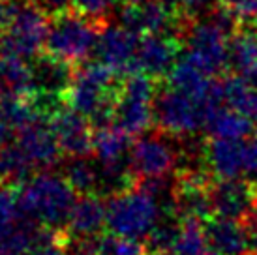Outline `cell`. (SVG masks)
Here are the masks:
<instances>
[{
    "label": "cell",
    "mask_w": 257,
    "mask_h": 255,
    "mask_svg": "<svg viewBox=\"0 0 257 255\" xmlns=\"http://www.w3.org/2000/svg\"><path fill=\"white\" fill-rule=\"evenodd\" d=\"M47 122L64 154L79 158L88 156L92 152V132H90L92 124L85 114H81L72 107L62 105L57 113L51 114Z\"/></svg>",
    "instance_id": "cell-10"
},
{
    "label": "cell",
    "mask_w": 257,
    "mask_h": 255,
    "mask_svg": "<svg viewBox=\"0 0 257 255\" xmlns=\"http://www.w3.org/2000/svg\"><path fill=\"white\" fill-rule=\"evenodd\" d=\"M179 36L145 34L137 45V71H145L154 79L164 77L179 60Z\"/></svg>",
    "instance_id": "cell-12"
},
{
    "label": "cell",
    "mask_w": 257,
    "mask_h": 255,
    "mask_svg": "<svg viewBox=\"0 0 257 255\" xmlns=\"http://www.w3.org/2000/svg\"><path fill=\"white\" fill-rule=\"evenodd\" d=\"M98 255H145V248L134 238L109 234L103 238L100 236Z\"/></svg>",
    "instance_id": "cell-29"
},
{
    "label": "cell",
    "mask_w": 257,
    "mask_h": 255,
    "mask_svg": "<svg viewBox=\"0 0 257 255\" xmlns=\"http://www.w3.org/2000/svg\"><path fill=\"white\" fill-rule=\"evenodd\" d=\"M34 255H68V249H66L62 231H58V233L55 234V238H53L51 242H47L43 248L38 249Z\"/></svg>",
    "instance_id": "cell-34"
},
{
    "label": "cell",
    "mask_w": 257,
    "mask_h": 255,
    "mask_svg": "<svg viewBox=\"0 0 257 255\" xmlns=\"http://www.w3.org/2000/svg\"><path fill=\"white\" fill-rule=\"evenodd\" d=\"M12 2H15V4H19V6H23V4H30L32 0H12Z\"/></svg>",
    "instance_id": "cell-42"
},
{
    "label": "cell",
    "mask_w": 257,
    "mask_h": 255,
    "mask_svg": "<svg viewBox=\"0 0 257 255\" xmlns=\"http://www.w3.org/2000/svg\"><path fill=\"white\" fill-rule=\"evenodd\" d=\"M255 141H257V130H255Z\"/></svg>",
    "instance_id": "cell-44"
},
{
    "label": "cell",
    "mask_w": 257,
    "mask_h": 255,
    "mask_svg": "<svg viewBox=\"0 0 257 255\" xmlns=\"http://www.w3.org/2000/svg\"><path fill=\"white\" fill-rule=\"evenodd\" d=\"M208 109L199 99L175 88L164 90L154 98V122L173 137H190L205 128Z\"/></svg>",
    "instance_id": "cell-5"
},
{
    "label": "cell",
    "mask_w": 257,
    "mask_h": 255,
    "mask_svg": "<svg viewBox=\"0 0 257 255\" xmlns=\"http://www.w3.org/2000/svg\"><path fill=\"white\" fill-rule=\"evenodd\" d=\"M244 139H220L212 137L205 145L207 165L210 173H214L220 180L238 178L244 175Z\"/></svg>",
    "instance_id": "cell-16"
},
{
    "label": "cell",
    "mask_w": 257,
    "mask_h": 255,
    "mask_svg": "<svg viewBox=\"0 0 257 255\" xmlns=\"http://www.w3.org/2000/svg\"><path fill=\"white\" fill-rule=\"evenodd\" d=\"M53 17L55 19L49 23V32L45 42L47 53L72 64L85 60L88 53L94 51L101 27L70 10Z\"/></svg>",
    "instance_id": "cell-4"
},
{
    "label": "cell",
    "mask_w": 257,
    "mask_h": 255,
    "mask_svg": "<svg viewBox=\"0 0 257 255\" xmlns=\"http://www.w3.org/2000/svg\"><path fill=\"white\" fill-rule=\"evenodd\" d=\"M137 45H139V36L126 29L124 25L122 27H101L96 45H94V55L98 58V62L105 64L116 75L126 77L130 73L137 71Z\"/></svg>",
    "instance_id": "cell-8"
},
{
    "label": "cell",
    "mask_w": 257,
    "mask_h": 255,
    "mask_svg": "<svg viewBox=\"0 0 257 255\" xmlns=\"http://www.w3.org/2000/svg\"><path fill=\"white\" fill-rule=\"evenodd\" d=\"M116 0H73V12L103 27L107 15L113 12Z\"/></svg>",
    "instance_id": "cell-30"
},
{
    "label": "cell",
    "mask_w": 257,
    "mask_h": 255,
    "mask_svg": "<svg viewBox=\"0 0 257 255\" xmlns=\"http://www.w3.org/2000/svg\"><path fill=\"white\" fill-rule=\"evenodd\" d=\"M207 248V234L205 225L199 220H180L179 238L175 249L179 255H199Z\"/></svg>",
    "instance_id": "cell-26"
},
{
    "label": "cell",
    "mask_w": 257,
    "mask_h": 255,
    "mask_svg": "<svg viewBox=\"0 0 257 255\" xmlns=\"http://www.w3.org/2000/svg\"><path fill=\"white\" fill-rule=\"evenodd\" d=\"M120 23L139 34H179L186 29V17L175 0H145L122 10Z\"/></svg>",
    "instance_id": "cell-6"
},
{
    "label": "cell",
    "mask_w": 257,
    "mask_h": 255,
    "mask_svg": "<svg viewBox=\"0 0 257 255\" xmlns=\"http://www.w3.org/2000/svg\"><path fill=\"white\" fill-rule=\"evenodd\" d=\"M32 70V90L34 94H47V96H66L75 75L73 64L62 60L53 55L38 57L30 62Z\"/></svg>",
    "instance_id": "cell-14"
},
{
    "label": "cell",
    "mask_w": 257,
    "mask_h": 255,
    "mask_svg": "<svg viewBox=\"0 0 257 255\" xmlns=\"http://www.w3.org/2000/svg\"><path fill=\"white\" fill-rule=\"evenodd\" d=\"M205 130L210 134V137L244 139L251 132V120L229 105H220L208 113Z\"/></svg>",
    "instance_id": "cell-22"
},
{
    "label": "cell",
    "mask_w": 257,
    "mask_h": 255,
    "mask_svg": "<svg viewBox=\"0 0 257 255\" xmlns=\"http://www.w3.org/2000/svg\"><path fill=\"white\" fill-rule=\"evenodd\" d=\"M160 201L145 188H130L113 195L107 203V227L113 234L126 238H145L160 221Z\"/></svg>",
    "instance_id": "cell-3"
},
{
    "label": "cell",
    "mask_w": 257,
    "mask_h": 255,
    "mask_svg": "<svg viewBox=\"0 0 257 255\" xmlns=\"http://www.w3.org/2000/svg\"><path fill=\"white\" fill-rule=\"evenodd\" d=\"M180 231V221L177 220H167L164 223L158 221V225L152 229V233L147 236L149 238V248L150 251H162V249H175L177 238H179Z\"/></svg>",
    "instance_id": "cell-28"
},
{
    "label": "cell",
    "mask_w": 257,
    "mask_h": 255,
    "mask_svg": "<svg viewBox=\"0 0 257 255\" xmlns=\"http://www.w3.org/2000/svg\"><path fill=\"white\" fill-rule=\"evenodd\" d=\"M205 234L210 248L223 255H251L250 234L242 221L229 218H210L205 225Z\"/></svg>",
    "instance_id": "cell-15"
},
{
    "label": "cell",
    "mask_w": 257,
    "mask_h": 255,
    "mask_svg": "<svg viewBox=\"0 0 257 255\" xmlns=\"http://www.w3.org/2000/svg\"><path fill=\"white\" fill-rule=\"evenodd\" d=\"M40 6H21L14 21L4 30L6 34V51L25 58H34L42 47H45L49 21Z\"/></svg>",
    "instance_id": "cell-7"
},
{
    "label": "cell",
    "mask_w": 257,
    "mask_h": 255,
    "mask_svg": "<svg viewBox=\"0 0 257 255\" xmlns=\"http://www.w3.org/2000/svg\"><path fill=\"white\" fill-rule=\"evenodd\" d=\"M43 118L32 94L2 92L0 94V120L10 130H25Z\"/></svg>",
    "instance_id": "cell-19"
},
{
    "label": "cell",
    "mask_w": 257,
    "mask_h": 255,
    "mask_svg": "<svg viewBox=\"0 0 257 255\" xmlns=\"http://www.w3.org/2000/svg\"><path fill=\"white\" fill-rule=\"evenodd\" d=\"M212 0H175V4L179 6V10L182 12L186 19L188 17H193V15L205 12L208 6H210Z\"/></svg>",
    "instance_id": "cell-33"
},
{
    "label": "cell",
    "mask_w": 257,
    "mask_h": 255,
    "mask_svg": "<svg viewBox=\"0 0 257 255\" xmlns=\"http://www.w3.org/2000/svg\"><path fill=\"white\" fill-rule=\"evenodd\" d=\"M149 255H179V253H177V251H173V249H162V251H150Z\"/></svg>",
    "instance_id": "cell-40"
},
{
    "label": "cell",
    "mask_w": 257,
    "mask_h": 255,
    "mask_svg": "<svg viewBox=\"0 0 257 255\" xmlns=\"http://www.w3.org/2000/svg\"><path fill=\"white\" fill-rule=\"evenodd\" d=\"M128 4H139V2H145V0H126Z\"/></svg>",
    "instance_id": "cell-43"
},
{
    "label": "cell",
    "mask_w": 257,
    "mask_h": 255,
    "mask_svg": "<svg viewBox=\"0 0 257 255\" xmlns=\"http://www.w3.org/2000/svg\"><path fill=\"white\" fill-rule=\"evenodd\" d=\"M244 225H246V229H248V234H250L251 255H257V210L251 214L248 220L244 221Z\"/></svg>",
    "instance_id": "cell-37"
},
{
    "label": "cell",
    "mask_w": 257,
    "mask_h": 255,
    "mask_svg": "<svg viewBox=\"0 0 257 255\" xmlns=\"http://www.w3.org/2000/svg\"><path fill=\"white\" fill-rule=\"evenodd\" d=\"M77 191L53 173H40L27 178L17 191L21 214L51 231H64L70 212L77 201Z\"/></svg>",
    "instance_id": "cell-1"
},
{
    "label": "cell",
    "mask_w": 257,
    "mask_h": 255,
    "mask_svg": "<svg viewBox=\"0 0 257 255\" xmlns=\"http://www.w3.org/2000/svg\"><path fill=\"white\" fill-rule=\"evenodd\" d=\"M199 255H223V253H220L218 249H214V248H210V246H208V248L203 249V251H201Z\"/></svg>",
    "instance_id": "cell-41"
},
{
    "label": "cell",
    "mask_w": 257,
    "mask_h": 255,
    "mask_svg": "<svg viewBox=\"0 0 257 255\" xmlns=\"http://www.w3.org/2000/svg\"><path fill=\"white\" fill-rule=\"evenodd\" d=\"M15 145L23 150L25 156L29 158V162L34 165V169H45V167H51V165L60 162L62 149H60L51 126L49 124L45 126L43 120L21 130Z\"/></svg>",
    "instance_id": "cell-13"
},
{
    "label": "cell",
    "mask_w": 257,
    "mask_h": 255,
    "mask_svg": "<svg viewBox=\"0 0 257 255\" xmlns=\"http://www.w3.org/2000/svg\"><path fill=\"white\" fill-rule=\"evenodd\" d=\"M116 73L101 62L83 64L75 70L73 81L66 90V105L85 114L94 128L113 122L114 103L120 92Z\"/></svg>",
    "instance_id": "cell-2"
},
{
    "label": "cell",
    "mask_w": 257,
    "mask_h": 255,
    "mask_svg": "<svg viewBox=\"0 0 257 255\" xmlns=\"http://www.w3.org/2000/svg\"><path fill=\"white\" fill-rule=\"evenodd\" d=\"M105 225L107 205L100 195H83L75 201L64 231L72 236H98Z\"/></svg>",
    "instance_id": "cell-17"
},
{
    "label": "cell",
    "mask_w": 257,
    "mask_h": 255,
    "mask_svg": "<svg viewBox=\"0 0 257 255\" xmlns=\"http://www.w3.org/2000/svg\"><path fill=\"white\" fill-rule=\"evenodd\" d=\"M19 4L12 0H0V29H8V25L14 21V17L19 12Z\"/></svg>",
    "instance_id": "cell-36"
},
{
    "label": "cell",
    "mask_w": 257,
    "mask_h": 255,
    "mask_svg": "<svg viewBox=\"0 0 257 255\" xmlns=\"http://www.w3.org/2000/svg\"><path fill=\"white\" fill-rule=\"evenodd\" d=\"M92 152L96 160L103 163H114L130 160V134L116 124H105L94 130Z\"/></svg>",
    "instance_id": "cell-20"
},
{
    "label": "cell",
    "mask_w": 257,
    "mask_h": 255,
    "mask_svg": "<svg viewBox=\"0 0 257 255\" xmlns=\"http://www.w3.org/2000/svg\"><path fill=\"white\" fill-rule=\"evenodd\" d=\"M6 49V34H4V29H0V53H4Z\"/></svg>",
    "instance_id": "cell-39"
},
{
    "label": "cell",
    "mask_w": 257,
    "mask_h": 255,
    "mask_svg": "<svg viewBox=\"0 0 257 255\" xmlns=\"http://www.w3.org/2000/svg\"><path fill=\"white\" fill-rule=\"evenodd\" d=\"M238 21L255 23L257 21V0H221Z\"/></svg>",
    "instance_id": "cell-31"
},
{
    "label": "cell",
    "mask_w": 257,
    "mask_h": 255,
    "mask_svg": "<svg viewBox=\"0 0 257 255\" xmlns=\"http://www.w3.org/2000/svg\"><path fill=\"white\" fill-rule=\"evenodd\" d=\"M23 218L17 193H15L10 184L0 182V236L8 233L17 221Z\"/></svg>",
    "instance_id": "cell-27"
},
{
    "label": "cell",
    "mask_w": 257,
    "mask_h": 255,
    "mask_svg": "<svg viewBox=\"0 0 257 255\" xmlns=\"http://www.w3.org/2000/svg\"><path fill=\"white\" fill-rule=\"evenodd\" d=\"M8 139H10V128L0 120V147L8 145Z\"/></svg>",
    "instance_id": "cell-38"
},
{
    "label": "cell",
    "mask_w": 257,
    "mask_h": 255,
    "mask_svg": "<svg viewBox=\"0 0 257 255\" xmlns=\"http://www.w3.org/2000/svg\"><path fill=\"white\" fill-rule=\"evenodd\" d=\"M34 173V165L23 154L17 145L0 147V182L2 184H17L25 182Z\"/></svg>",
    "instance_id": "cell-25"
},
{
    "label": "cell",
    "mask_w": 257,
    "mask_h": 255,
    "mask_svg": "<svg viewBox=\"0 0 257 255\" xmlns=\"http://www.w3.org/2000/svg\"><path fill=\"white\" fill-rule=\"evenodd\" d=\"M72 4L73 0H38V6L49 15L64 14L72 8Z\"/></svg>",
    "instance_id": "cell-35"
},
{
    "label": "cell",
    "mask_w": 257,
    "mask_h": 255,
    "mask_svg": "<svg viewBox=\"0 0 257 255\" xmlns=\"http://www.w3.org/2000/svg\"><path fill=\"white\" fill-rule=\"evenodd\" d=\"M229 68L257 85V32H238L229 42Z\"/></svg>",
    "instance_id": "cell-21"
},
{
    "label": "cell",
    "mask_w": 257,
    "mask_h": 255,
    "mask_svg": "<svg viewBox=\"0 0 257 255\" xmlns=\"http://www.w3.org/2000/svg\"><path fill=\"white\" fill-rule=\"evenodd\" d=\"M214 214L229 220L246 221L257 210V186L250 180L229 178L212 186Z\"/></svg>",
    "instance_id": "cell-11"
},
{
    "label": "cell",
    "mask_w": 257,
    "mask_h": 255,
    "mask_svg": "<svg viewBox=\"0 0 257 255\" xmlns=\"http://www.w3.org/2000/svg\"><path fill=\"white\" fill-rule=\"evenodd\" d=\"M244 175L257 186V141L246 143L244 149Z\"/></svg>",
    "instance_id": "cell-32"
},
{
    "label": "cell",
    "mask_w": 257,
    "mask_h": 255,
    "mask_svg": "<svg viewBox=\"0 0 257 255\" xmlns=\"http://www.w3.org/2000/svg\"><path fill=\"white\" fill-rule=\"evenodd\" d=\"M130 163L136 177H139L141 180L169 177V173L179 163V150L165 137L147 135L132 147Z\"/></svg>",
    "instance_id": "cell-9"
},
{
    "label": "cell",
    "mask_w": 257,
    "mask_h": 255,
    "mask_svg": "<svg viewBox=\"0 0 257 255\" xmlns=\"http://www.w3.org/2000/svg\"><path fill=\"white\" fill-rule=\"evenodd\" d=\"M223 83V98L231 109H235L250 120H257V85L242 77H227Z\"/></svg>",
    "instance_id": "cell-23"
},
{
    "label": "cell",
    "mask_w": 257,
    "mask_h": 255,
    "mask_svg": "<svg viewBox=\"0 0 257 255\" xmlns=\"http://www.w3.org/2000/svg\"><path fill=\"white\" fill-rule=\"evenodd\" d=\"M113 122L130 135H139L147 132L154 122V105L149 99L134 98L118 92L114 103Z\"/></svg>",
    "instance_id": "cell-18"
},
{
    "label": "cell",
    "mask_w": 257,
    "mask_h": 255,
    "mask_svg": "<svg viewBox=\"0 0 257 255\" xmlns=\"http://www.w3.org/2000/svg\"><path fill=\"white\" fill-rule=\"evenodd\" d=\"M64 177L77 193L96 195L98 178H100V162L88 160V156L72 158L64 167Z\"/></svg>",
    "instance_id": "cell-24"
}]
</instances>
